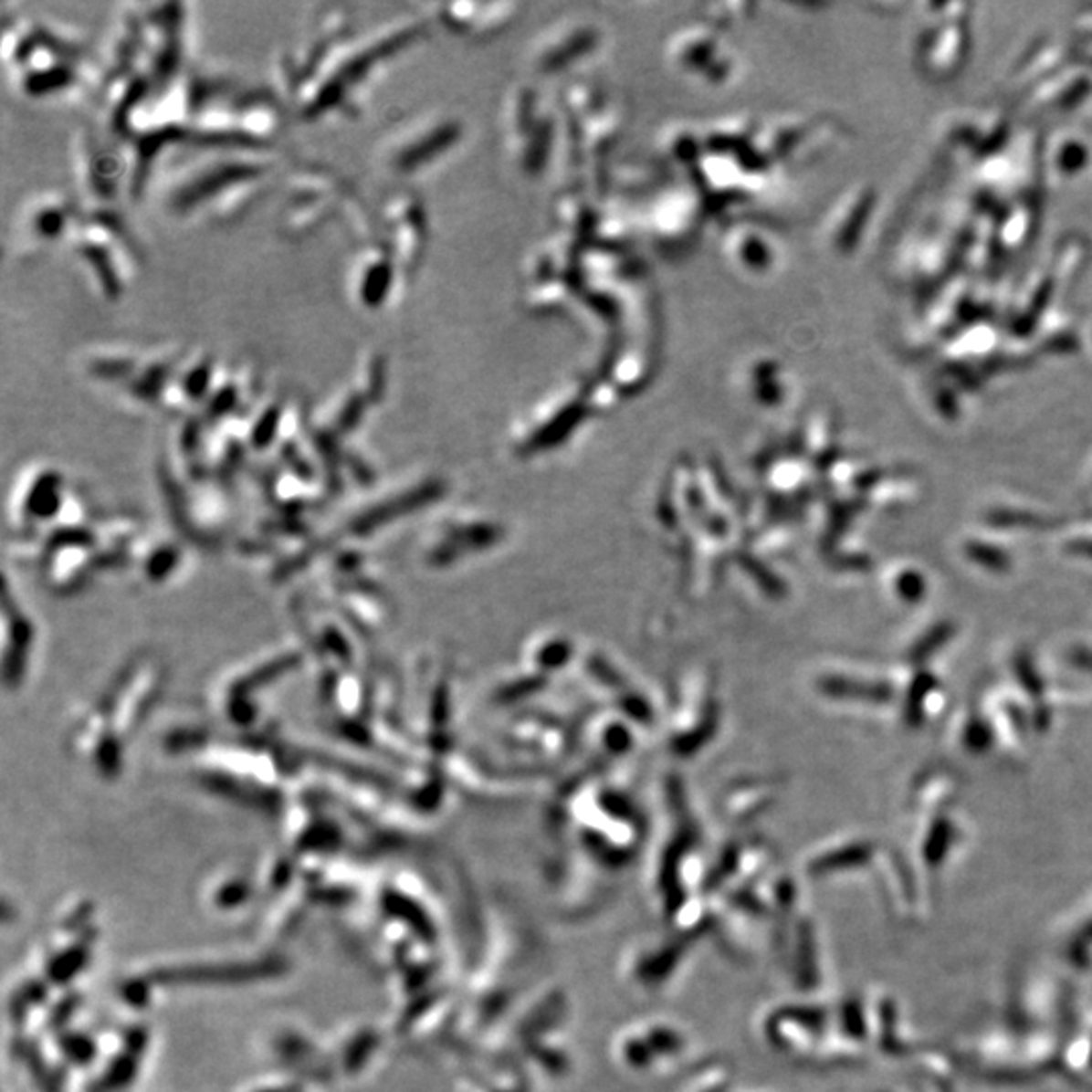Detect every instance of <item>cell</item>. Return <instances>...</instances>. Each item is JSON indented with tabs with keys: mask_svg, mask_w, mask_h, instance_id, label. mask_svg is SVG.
<instances>
[{
	"mask_svg": "<svg viewBox=\"0 0 1092 1092\" xmlns=\"http://www.w3.org/2000/svg\"><path fill=\"white\" fill-rule=\"evenodd\" d=\"M971 47L967 18L943 21L920 31L917 41V61L930 78L949 79L963 69Z\"/></svg>",
	"mask_w": 1092,
	"mask_h": 1092,
	"instance_id": "obj_1",
	"label": "cell"
},
{
	"mask_svg": "<svg viewBox=\"0 0 1092 1092\" xmlns=\"http://www.w3.org/2000/svg\"><path fill=\"white\" fill-rule=\"evenodd\" d=\"M874 206H877V193L868 186L854 188L844 201H840V206L832 216L830 231V239L837 249L852 251L858 245Z\"/></svg>",
	"mask_w": 1092,
	"mask_h": 1092,
	"instance_id": "obj_2",
	"label": "cell"
},
{
	"mask_svg": "<svg viewBox=\"0 0 1092 1092\" xmlns=\"http://www.w3.org/2000/svg\"><path fill=\"white\" fill-rule=\"evenodd\" d=\"M1007 130H1010V124H1007L1005 118L997 114H987L965 120L963 124L953 126L949 131V136L950 142H953V148L975 154L977 158H990L1000 152V148L1007 138Z\"/></svg>",
	"mask_w": 1092,
	"mask_h": 1092,
	"instance_id": "obj_3",
	"label": "cell"
},
{
	"mask_svg": "<svg viewBox=\"0 0 1092 1092\" xmlns=\"http://www.w3.org/2000/svg\"><path fill=\"white\" fill-rule=\"evenodd\" d=\"M1092 91V78L1085 71H1056L1048 79H1042L1032 89L1030 103L1038 108L1070 110L1088 98Z\"/></svg>",
	"mask_w": 1092,
	"mask_h": 1092,
	"instance_id": "obj_4",
	"label": "cell"
},
{
	"mask_svg": "<svg viewBox=\"0 0 1092 1092\" xmlns=\"http://www.w3.org/2000/svg\"><path fill=\"white\" fill-rule=\"evenodd\" d=\"M71 221L73 213L63 201H39L23 216L21 241H25V245H31V247L51 245V241L61 237Z\"/></svg>",
	"mask_w": 1092,
	"mask_h": 1092,
	"instance_id": "obj_5",
	"label": "cell"
},
{
	"mask_svg": "<svg viewBox=\"0 0 1092 1092\" xmlns=\"http://www.w3.org/2000/svg\"><path fill=\"white\" fill-rule=\"evenodd\" d=\"M1050 168L1054 174L1062 176L1064 181L1076 178L1082 173L1088 171L1090 166V148L1076 136H1060L1050 148Z\"/></svg>",
	"mask_w": 1092,
	"mask_h": 1092,
	"instance_id": "obj_6",
	"label": "cell"
},
{
	"mask_svg": "<svg viewBox=\"0 0 1092 1092\" xmlns=\"http://www.w3.org/2000/svg\"><path fill=\"white\" fill-rule=\"evenodd\" d=\"M1035 336H1038L1035 342L1042 351L1052 354H1070L1080 348L1076 328L1066 316L1058 312H1048L1042 318V322L1035 328Z\"/></svg>",
	"mask_w": 1092,
	"mask_h": 1092,
	"instance_id": "obj_7",
	"label": "cell"
},
{
	"mask_svg": "<svg viewBox=\"0 0 1092 1092\" xmlns=\"http://www.w3.org/2000/svg\"><path fill=\"white\" fill-rule=\"evenodd\" d=\"M1034 225H1035V213H1034V206L1025 205V206H1013L1012 211H1007L1003 215V221L1000 225V235H997V239H1000L1003 247L1007 249H1022L1025 243L1030 241L1032 233H1034Z\"/></svg>",
	"mask_w": 1092,
	"mask_h": 1092,
	"instance_id": "obj_8",
	"label": "cell"
},
{
	"mask_svg": "<svg viewBox=\"0 0 1092 1092\" xmlns=\"http://www.w3.org/2000/svg\"><path fill=\"white\" fill-rule=\"evenodd\" d=\"M1062 55V47L1056 43H1044L1038 45V53H1028L1025 55V61L1022 63V68H1015L1013 71V79L1015 83H1025L1028 88H1034V78L1040 79V78H1046V75H1054V68L1062 61L1060 59Z\"/></svg>",
	"mask_w": 1092,
	"mask_h": 1092,
	"instance_id": "obj_9",
	"label": "cell"
},
{
	"mask_svg": "<svg viewBox=\"0 0 1092 1092\" xmlns=\"http://www.w3.org/2000/svg\"><path fill=\"white\" fill-rule=\"evenodd\" d=\"M1087 263V243L1080 241V239H1070V241H1064L1060 245V249L1056 253V259H1054V268H1052V278L1056 281V286H1070L1072 281L1078 278V273L1082 271Z\"/></svg>",
	"mask_w": 1092,
	"mask_h": 1092,
	"instance_id": "obj_10",
	"label": "cell"
},
{
	"mask_svg": "<svg viewBox=\"0 0 1092 1092\" xmlns=\"http://www.w3.org/2000/svg\"><path fill=\"white\" fill-rule=\"evenodd\" d=\"M1075 26H1076L1078 35H1082L1085 39H1088L1092 43V8H1088V11H1082L1076 16Z\"/></svg>",
	"mask_w": 1092,
	"mask_h": 1092,
	"instance_id": "obj_11",
	"label": "cell"
},
{
	"mask_svg": "<svg viewBox=\"0 0 1092 1092\" xmlns=\"http://www.w3.org/2000/svg\"><path fill=\"white\" fill-rule=\"evenodd\" d=\"M1090 341H1092V331H1090Z\"/></svg>",
	"mask_w": 1092,
	"mask_h": 1092,
	"instance_id": "obj_12",
	"label": "cell"
}]
</instances>
